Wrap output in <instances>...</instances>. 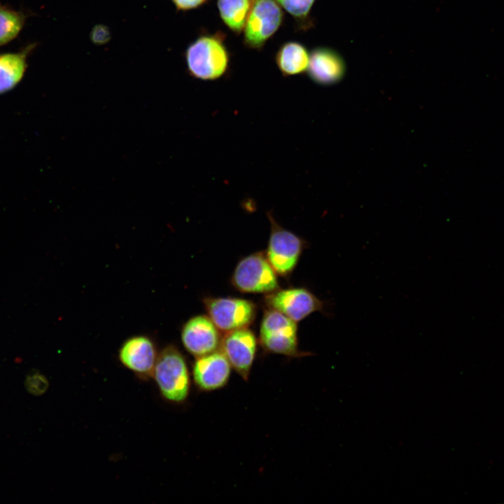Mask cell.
Listing matches in <instances>:
<instances>
[{"instance_id":"cell-1","label":"cell","mask_w":504,"mask_h":504,"mask_svg":"<svg viewBox=\"0 0 504 504\" xmlns=\"http://www.w3.org/2000/svg\"><path fill=\"white\" fill-rule=\"evenodd\" d=\"M220 30L202 32L186 48L184 59L188 74L202 80H215L227 73L231 55Z\"/></svg>"},{"instance_id":"cell-2","label":"cell","mask_w":504,"mask_h":504,"mask_svg":"<svg viewBox=\"0 0 504 504\" xmlns=\"http://www.w3.org/2000/svg\"><path fill=\"white\" fill-rule=\"evenodd\" d=\"M152 375L167 401L182 403L187 400L190 374L183 355L175 346L168 345L158 354Z\"/></svg>"},{"instance_id":"cell-3","label":"cell","mask_w":504,"mask_h":504,"mask_svg":"<svg viewBox=\"0 0 504 504\" xmlns=\"http://www.w3.org/2000/svg\"><path fill=\"white\" fill-rule=\"evenodd\" d=\"M260 342L269 353L293 358L312 354L298 348L296 322L273 309L265 312L260 324Z\"/></svg>"},{"instance_id":"cell-4","label":"cell","mask_w":504,"mask_h":504,"mask_svg":"<svg viewBox=\"0 0 504 504\" xmlns=\"http://www.w3.org/2000/svg\"><path fill=\"white\" fill-rule=\"evenodd\" d=\"M283 8L275 0H253L243 34V44L248 48L261 50L281 27Z\"/></svg>"},{"instance_id":"cell-5","label":"cell","mask_w":504,"mask_h":504,"mask_svg":"<svg viewBox=\"0 0 504 504\" xmlns=\"http://www.w3.org/2000/svg\"><path fill=\"white\" fill-rule=\"evenodd\" d=\"M232 284L247 293H269L279 288L276 272L262 253L251 254L237 263Z\"/></svg>"},{"instance_id":"cell-6","label":"cell","mask_w":504,"mask_h":504,"mask_svg":"<svg viewBox=\"0 0 504 504\" xmlns=\"http://www.w3.org/2000/svg\"><path fill=\"white\" fill-rule=\"evenodd\" d=\"M267 215L271 232L266 257L276 274L286 276L295 269L304 248V241L279 225L270 213Z\"/></svg>"},{"instance_id":"cell-7","label":"cell","mask_w":504,"mask_h":504,"mask_svg":"<svg viewBox=\"0 0 504 504\" xmlns=\"http://www.w3.org/2000/svg\"><path fill=\"white\" fill-rule=\"evenodd\" d=\"M204 304L216 326L225 332L247 328L255 319L256 307L248 300L208 298Z\"/></svg>"},{"instance_id":"cell-8","label":"cell","mask_w":504,"mask_h":504,"mask_svg":"<svg viewBox=\"0 0 504 504\" xmlns=\"http://www.w3.org/2000/svg\"><path fill=\"white\" fill-rule=\"evenodd\" d=\"M257 344L255 334L246 328L226 332L221 339L220 350L232 369L245 382L250 377L257 352Z\"/></svg>"},{"instance_id":"cell-9","label":"cell","mask_w":504,"mask_h":504,"mask_svg":"<svg viewBox=\"0 0 504 504\" xmlns=\"http://www.w3.org/2000/svg\"><path fill=\"white\" fill-rule=\"evenodd\" d=\"M266 302L295 322L325 309L324 302L304 288L277 289L267 297Z\"/></svg>"},{"instance_id":"cell-10","label":"cell","mask_w":504,"mask_h":504,"mask_svg":"<svg viewBox=\"0 0 504 504\" xmlns=\"http://www.w3.org/2000/svg\"><path fill=\"white\" fill-rule=\"evenodd\" d=\"M181 338L186 351L196 358L218 350L222 339L218 328L204 315L190 318L183 326Z\"/></svg>"},{"instance_id":"cell-11","label":"cell","mask_w":504,"mask_h":504,"mask_svg":"<svg viewBox=\"0 0 504 504\" xmlns=\"http://www.w3.org/2000/svg\"><path fill=\"white\" fill-rule=\"evenodd\" d=\"M232 369L230 362L219 349L196 358L192 365V376L200 391L210 392L227 385Z\"/></svg>"},{"instance_id":"cell-12","label":"cell","mask_w":504,"mask_h":504,"mask_svg":"<svg viewBox=\"0 0 504 504\" xmlns=\"http://www.w3.org/2000/svg\"><path fill=\"white\" fill-rule=\"evenodd\" d=\"M158 356L153 341L145 335L129 337L118 351L120 363L141 377L152 375Z\"/></svg>"},{"instance_id":"cell-13","label":"cell","mask_w":504,"mask_h":504,"mask_svg":"<svg viewBox=\"0 0 504 504\" xmlns=\"http://www.w3.org/2000/svg\"><path fill=\"white\" fill-rule=\"evenodd\" d=\"M345 73V61L335 50L319 46L310 52L307 74L314 83L324 86L335 84Z\"/></svg>"},{"instance_id":"cell-14","label":"cell","mask_w":504,"mask_h":504,"mask_svg":"<svg viewBox=\"0 0 504 504\" xmlns=\"http://www.w3.org/2000/svg\"><path fill=\"white\" fill-rule=\"evenodd\" d=\"M35 46L29 44L20 51L0 54V94L20 83L27 68L28 56Z\"/></svg>"},{"instance_id":"cell-15","label":"cell","mask_w":504,"mask_h":504,"mask_svg":"<svg viewBox=\"0 0 504 504\" xmlns=\"http://www.w3.org/2000/svg\"><path fill=\"white\" fill-rule=\"evenodd\" d=\"M310 52L301 43L289 41L282 43L274 55L275 64L284 77L307 72Z\"/></svg>"},{"instance_id":"cell-16","label":"cell","mask_w":504,"mask_h":504,"mask_svg":"<svg viewBox=\"0 0 504 504\" xmlns=\"http://www.w3.org/2000/svg\"><path fill=\"white\" fill-rule=\"evenodd\" d=\"M253 0H217L216 6L223 24L235 35L244 30Z\"/></svg>"},{"instance_id":"cell-17","label":"cell","mask_w":504,"mask_h":504,"mask_svg":"<svg viewBox=\"0 0 504 504\" xmlns=\"http://www.w3.org/2000/svg\"><path fill=\"white\" fill-rule=\"evenodd\" d=\"M27 18L22 11L0 5V46L10 43L18 36Z\"/></svg>"},{"instance_id":"cell-18","label":"cell","mask_w":504,"mask_h":504,"mask_svg":"<svg viewBox=\"0 0 504 504\" xmlns=\"http://www.w3.org/2000/svg\"><path fill=\"white\" fill-rule=\"evenodd\" d=\"M294 19L296 27L305 31L312 27L311 11L316 0H275Z\"/></svg>"},{"instance_id":"cell-19","label":"cell","mask_w":504,"mask_h":504,"mask_svg":"<svg viewBox=\"0 0 504 504\" xmlns=\"http://www.w3.org/2000/svg\"><path fill=\"white\" fill-rule=\"evenodd\" d=\"M111 34L108 27L99 24L95 25L90 33V41L97 46H102L111 40Z\"/></svg>"},{"instance_id":"cell-20","label":"cell","mask_w":504,"mask_h":504,"mask_svg":"<svg viewBox=\"0 0 504 504\" xmlns=\"http://www.w3.org/2000/svg\"><path fill=\"white\" fill-rule=\"evenodd\" d=\"M177 11L186 12L197 9L206 4L210 0H171Z\"/></svg>"}]
</instances>
